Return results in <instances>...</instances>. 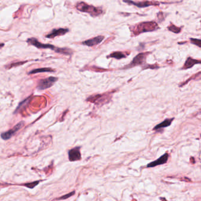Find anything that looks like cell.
Listing matches in <instances>:
<instances>
[{"instance_id":"obj_1","label":"cell","mask_w":201,"mask_h":201,"mask_svg":"<svg viewBox=\"0 0 201 201\" xmlns=\"http://www.w3.org/2000/svg\"><path fill=\"white\" fill-rule=\"evenodd\" d=\"M159 29L158 24L155 21H146L137 24L133 26L131 31L135 35H138L141 33L152 32Z\"/></svg>"},{"instance_id":"obj_2","label":"cell","mask_w":201,"mask_h":201,"mask_svg":"<svg viewBox=\"0 0 201 201\" xmlns=\"http://www.w3.org/2000/svg\"><path fill=\"white\" fill-rule=\"evenodd\" d=\"M76 8L82 12L89 14L93 17H98L103 13L102 9L100 7H95L84 2H80L77 4Z\"/></svg>"},{"instance_id":"obj_3","label":"cell","mask_w":201,"mask_h":201,"mask_svg":"<svg viewBox=\"0 0 201 201\" xmlns=\"http://www.w3.org/2000/svg\"><path fill=\"white\" fill-rule=\"evenodd\" d=\"M58 78L54 77H50L47 78L42 79L39 81L37 88L39 90H44L51 87L58 80Z\"/></svg>"},{"instance_id":"obj_4","label":"cell","mask_w":201,"mask_h":201,"mask_svg":"<svg viewBox=\"0 0 201 201\" xmlns=\"http://www.w3.org/2000/svg\"><path fill=\"white\" fill-rule=\"evenodd\" d=\"M27 42L30 45H32L39 49H50L54 50L55 52L56 51L58 47L55 46L50 44H42L39 42L36 38H31L28 39Z\"/></svg>"},{"instance_id":"obj_5","label":"cell","mask_w":201,"mask_h":201,"mask_svg":"<svg viewBox=\"0 0 201 201\" xmlns=\"http://www.w3.org/2000/svg\"><path fill=\"white\" fill-rule=\"evenodd\" d=\"M148 52H142L138 54L134 57L129 65L126 66L127 68H131L138 65H141L145 63L146 58L148 55Z\"/></svg>"},{"instance_id":"obj_6","label":"cell","mask_w":201,"mask_h":201,"mask_svg":"<svg viewBox=\"0 0 201 201\" xmlns=\"http://www.w3.org/2000/svg\"><path fill=\"white\" fill-rule=\"evenodd\" d=\"M24 125V122L23 121H21L19 123H18L13 128H12L10 130H8L6 132H3L1 135V137L4 140H8L10 139L15 134V133L18 131Z\"/></svg>"},{"instance_id":"obj_7","label":"cell","mask_w":201,"mask_h":201,"mask_svg":"<svg viewBox=\"0 0 201 201\" xmlns=\"http://www.w3.org/2000/svg\"><path fill=\"white\" fill-rule=\"evenodd\" d=\"M124 2L127 3L129 5H133L138 8H145L149 6L159 5V2L157 1H144L140 2H135L131 0H122Z\"/></svg>"},{"instance_id":"obj_8","label":"cell","mask_w":201,"mask_h":201,"mask_svg":"<svg viewBox=\"0 0 201 201\" xmlns=\"http://www.w3.org/2000/svg\"><path fill=\"white\" fill-rule=\"evenodd\" d=\"M68 158L71 162L80 161L81 159V154L80 152V147L76 146L68 151Z\"/></svg>"},{"instance_id":"obj_9","label":"cell","mask_w":201,"mask_h":201,"mask_svg":"<svg viewBox=\"0 0 201 201\" xmlns=\"http://www.w3.org/2000/svg\"><path fill=\"white\" fill-rule=\"evenodd\" d=\"M104 36L102 35H99L95 37H94L93 38L87 39L86 41H84L82 42V44L84 45H86L90 47H94L95 45H97L100 44V42L104 39Z\"/></svg>"},{"instance_id":"obj_10","label":"cell","mask_w":201,"mask_h":201,"mask_svg":"<svg viewBox=\"0 0 201 201\" xmlns=\"http://www.w3.org/2000/svg\"><path fill=\"white\" fill-rule=\"evenodd\" d=\"M69 32L68 28H60L58 29H54L52 31L48 34H47L45 37L47 38H54L58 36H62L66 34Z\"/></svg>"},{"instance_id":"obj_11","label":"cell","mask_w":201,"mask_h":201,"mask_svg":"<svg viewBox=\"0 0 201 201\" xmlns=\"http://www.w3.org/2000/svg\"><path fill=\"white\" fill-rule=\"evenodd\" d=\"M168 154L167 153L164 154L163 155H162L160 158H159L158 159H156V161H154L149 164H148L147 165V167L148 168H152V167H155L160 165H163L165 164L167 162L168 159Z\"/></svg>"},{"instance_id":"obj_12","label":"cell","mask_w":201,"mask_h":201,"mask_svg":"<svg viewBox=\"0 0 201 201\" xmlns=\"http://www.w3.org/2000/svg\"><path fill=\"white\" fill-rule=\"evenodd\" d=\"M198 64H201V61L195 60V59L192 58L191 57H188L187 59V60L184 64V65L183 67V69L184 70L190 69V68H192V67H194L195 65Z\"/></svg>"},{"instance_id":"obj_13","label":"cell","mask_w":201,"mask_h":201,"mask_svg":"<svg viewBox=\"0 0 201 201\" xmlns=\"http://www.w3.org/2000/svg\"><path fill=\"white\" fill-rule=\"evenodd\" d=\"M174 118H171V119H166L165 121H164L163 122H161L160 123L158 124L157 125H156L154 128V130L157 131L159 130L161 128H166L168 127L169 126L171 125L172 122L174 121Z\"/></svg>"},{"instance_id":"obj_14","label":"cell","mask_w":201,"mask_h":201,"mask_svg":"<svg viewBox=\"0 0 201 201\" xmlns=\"http://www.w3.org/2000/svg\"><path fill=\"white\" fill-rule=\"evenodd\" d=\"M31 99V97H29L26 98L25 100H22V102H21L19 103L18 106H17V108H16V109H15V112L14 113L15 114V113L20 112L21 111H22L24 108H25L28 105L29 102H30Z\"/></svg>"},{"instance_id":"obj_15","label":"cell","mask_w":201,"mask_h":201,"mask_svg":"<svg viewBox=\"0 0 201 201\" xmlns=\"http://www.w3.org/2000/svg\"><path fill=\"white\" fill-rule=\"evenodd\" d=\"M128 54H125V53L121 52V51H115L112 52L108 57L113 58L116 60H121L122 58H126L127 57Z\"/></svg>"},{"instance_id":"obj_16","label":"cell","mask_w":201,"mask_h":201,"mask_svg":"<svg viewBox=\"0 0 201 201\" xmlns=\"http://www.w3.org/2000/svg\"><path fill=\"white\" fill-rule=\"evenodd\" d=\"M55 70L51 68H41L38 69H35L32 71H31L28 74H38V73H51V72H54Z\"/></svg>"},{"instance_id":"obj_17","label":"cell","mask_w":201,"mask_h":201,"mask_svg":"<svg viewBox=\"0 0 201 201\" xmlns=\"http://www.w3.org/2000/svg\"><path fill=\"white\" fill-rule=\"evenodd\" d=\"M55 52L65 55H71L73 53V50L68 48H57Z\"/></svg>"},{"instance_id":"obj_18","label":"cell","mask_w":201,"mask_h":201,"mask_svg":"<svg viewBox=\"0 0 201 201\" xmlns=\"http://www.w3.org/2000/svg\"><path fill=\"white\" fill-rule=\"evenodd\" d=\"M168 29L169 31L174 32V33H175V34H178L181 32V28H179V27H177L176 25L171 24L168 27Z\"/></svg>"},{"instance_id":"obj_19","label":"cell","mask_w":201,"mask_h":201,"mask_svg":"<svg viewBox=\"0 0 201 201\" xmlns=\"http://www.w3.org/2000/svg\"><path fill=\"white\" fill-rule=\"evenodd\" d=\"M39 183V181H34V182H29V183H26V184H24L22 185H23L27 188L32 189L35 187H36L37 185H38Z\"/></svg>"},{"instance_id":"obj_20","label":"cell","mask_w":201,"mask_h":201,"mask_svg":"<svg viewBox=\"0 0 201 201\" xmlns=\"http://www.w3.org/2000/svg\"><path fill=\"white\" fill-rule=\"evenodd\" d=\"M74 194H75V191L71 192H70L69 194H66V195H63V196L60 197L59 198L57 199V200H67V199H68V198L71 197L72 196L74 195Z\"/></svg>"},{"instance_id":"obj_21","label":"cell","mask_w":201,"mask_h":201,"mask_svg":"<svg viewBox=\"0 0 201 201\" xmlns=\"http://www.w3.org/2000/svg\"><path fill=\"white\" fill-rule=\"evenodd\" d=\"M190 40L192 44L201 48V39L197 38H191Z\"/></svg>"},{"instance_id":"obj_22","label":"cell","mask_w":201,"mask_h":201,"mask_svg":"<svg viewBox=\"0 0 201 201\" xmlns=\"http://www.w3.org/2000/svg\"><path fill=\"white\" fill-rule=\"evenodd\" d=\"M25 62H15V63H12L9 66H8V68H12L14 67H17V66H19V65H21L23 64H24Z\"/></svg>"},{"instance_id":"obj_23","label":"cell","mask_w":201,"mask_h":201,"mask_svg":"<svg viewBox=\"0 0 201 201\" xmlns=\"http://www.w3.org/2000/svg\"><path fill=\"white\" fill-rule=\"evenodd\" d=\"M4 44H2V43H1V44H0V48H2L3 47H4Z\"/></svg>"},{"instance_id":"obj_24","label":"cell","mask_w":201,"mask_h":201,"mask_svg":"<svg viewBox=\"0 0 201 201\" xmlns=\"http://www.w3.org/2000/svg\"></svg>"}]
</instances>
